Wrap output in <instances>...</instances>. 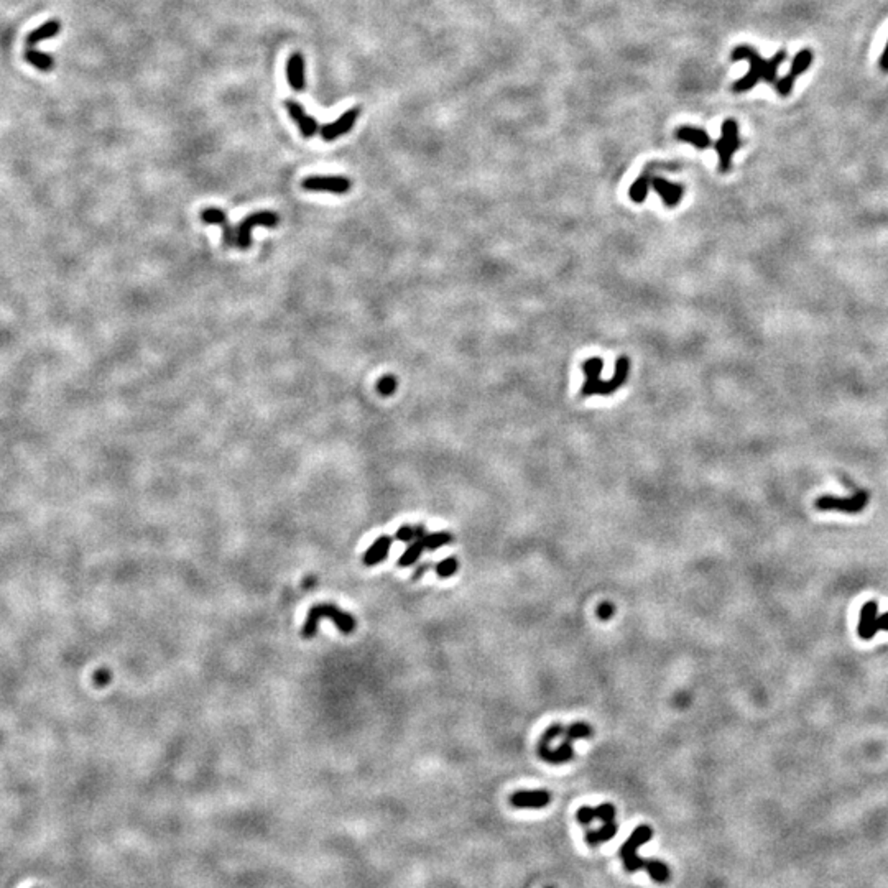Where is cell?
<instances>
[{
  "mask_svg": "<svg viewBox=\"0 0 888 888\" xmlns=\"http://www.w3.org/2000/svg\"><path fill=\"white\" fill-rule=\"evenodd\" d=\"M788 53L787 49H780V51L775 53L770 60H764L759 55V51H755L752 47L748 44H742V47H737L730 53V60L732 61H740V60H748L750 63V71L735 81L732 84V91L735 94H742L750 91L752 88H755L760 81H764L766 84H775L778 81L777 74L780 66L783 65L784 60H787Z\"/></svg>",
  "mask_w": 888,
  "mask_h": 888,
  "instance_id": "cell-1",
  "label": "cell"
},
{
  "mask_svg": "<svg viewBox=\"0 0 888 888\" xmlns=\"http://www.w3.org/2000/svg\"><path fill=\"white\" fill-rule=\"evenodd\" d=\"M321 618H329L331 622L336 623V627L343 632L344 635L352 634L354 629H356V618H354L351 614L340 611L338 605L334 604H316L315 607L309 609L308 616H306V622L303 625V636L304 639H313L318 632V623H320Z\"/></svg>",
  "mask_w": 888,
  "mask_h": 888,
  "instance_id": "cell-2",
  "label": "cell"
},
{
  "mask_svg": "<svg viewBox=\"0 0 888 888\" xmlns=\"http://www.w3.org/2000/svg\"><path fill=\"white\" fill-rule=\"evenodd\" d=\"M742 147V140L739 137V124L734 119L724 120L722 124V135L719 140L714 143V150L719 158L717 168L721 173H729L732 170V156L739 148Z\"/></svg>",
  "mask_w": 888,
  "mask_h": 888,
  "instance_id": "cell-3",
  "label": "cell"
},
{
  "mask_svg": "<svg viewBox=\"0 0 888 888\" xmlns=\"http://www.w3.org/2000/svg\"><path fill=\"white\" fill-rule=\"evenodd\" d=\"M653 837V829L650 826H639L634 829V832L630 834V837L627 839L625 844L620 847V855L623 867H625L627 872L634 873L639 872V870H643L645 867V860L639 857V847H641L643 844H647L650 839Z\"/></svg>",
  "mask_w": 888,
  "mask_h": 888,
  "instance_id": "cell-4",
  "label": "cell"
},
{
  "mask_svg": "<svg viewBox=\"0 0 888 888\" xmlns=\"http://www.w3.org/2000/svg\"><path fill=\"white\" fill-rule=\"evenodd\" d=\"M869 505V492L857 491L850 497H834V495H823L818 497L814 502V507L821 512L828 510H837L849 515H855L862 512L865 507Z\"/></svg>",
  "mask_w": 888,
  "mask_h": 888,
  "instance_id": "cell-5",
  "label": "cell"
},
{
  "mask_svg": "<svg viewBox=\"0 0 888 888\" xmlns=\"http://www.w3.org/2000/svg\"><path fill=\"white\" fill-rule=\"evenodd\" d=\"M280 222V217H278L277 213L273 211H260V213H254L250 216H247L245 219H242L239 222V226L236 229V234H237V247L240 250H247L252 244V229L255 227H268L273 229L278 226Z\"/></svg>",
  "mask_w": 888,
  "mask_h": 888,
  "instance_id": "cell-6",
  "label": "cell"
},
{
  "mask_svg": "<svg viewBox=\"0 0 888 888\" xmlns=\"http://www.w3.org/2000/svg\"><path fill=\"white\" fill-rule=\"evenodd\" d=\"M813 58H814L813 49H809V48H805V49H801L800 53H796V56L793 58V61H791V68H789V73L784 76V78L778 79L777 83H775V88H777V92L780 94V96L788 97L789 94H791L793 88H795L796 79L800 78L803 73H806V71L809 69L811 63H813Z\"/></svg>",
  "mask_w": 888,
  "mask_h": 888,
  "instance_id": "cell-7",
  "label": "cell"
},
{
  "mask_svg": "<svg viewBox=\"0 0 888 888\" xmlns=\"http://www.w3.org/2000/svg\"><path fill=\"white\" fill-rule=\"evenodd\" d=\"M582 374L586 375L584 384H582L581 388V397H592V395H600V390H602L604 380L600 379V372H602L604 367V361L599 357H591L587 361L582 362Z\"/></svg>",
  "mask_w": 888,
  "mask_h": 888,
  "instance_id": "cell-8",
  "label": "cell"
},
{
  "mask_svg": "<svg viewBox=\"0 0 888 888\" xmlns=\"http://www.w3.org/2000/svg\"><path fill=\"white\" fill-rule=\"evenodd\" d=\"M359 114H361V107H352V109L345 110L340 117L336 120V122L326 124L322 125L320 129L322 140L326 142H334L336 138L345 135L347 132H351L354 125H356Z\"/></svg>",
  "mask_w": 888,
  "mask_h": 888,
  "instance_id": "cell-9",
  "label": "cell"
},
{
  "mask_svg": "<svg viewBox=\"0 0 888 888\" xmlns=\"http://www.w3.org/2000/svg\"><path fill=\"white\" fill-rule=\"evenodd\" d=\"M351 179L344 176H309L303 179V190L306 191H324L334 195H344L351 190Z\"/></svg>",
  "mask_w": 888,
  "mask_h": 888,
  "instance_id": "cell-10",
  "label": "cell"
},
{
  "mask_svg": "<svg viewBox=\"0 0 888 888\" xmlns=\"http://www.w3.org/2000/svg\"><path fill=\"white\" fill-rule=\"evenodd\" d=\"M650 188H653L660 195L663 204L666 208H676L684 195V188L681 185H675V183L668 181V179L661 176H655L652 173H650Z\"/></svg>",
  "mask_w": 888,
  "mask_h": 888,
  "instance_id": "cell-11",
  "label": "cell"
},
{
  "mask_svg": "<svg viewBox=\"0 0 888 888\" xmlns=\"http://www.w3.org/2000/svg\"><path fill=\"white\" fill-rule=\"evenodd\" d=\"M201 221L204 224H209V226H217L222 229V242L224 245L229 247H234L237 245V234H236V229L231 227V224L227 221L226 213L222 209L217 208H208L201 213Z\"/></svg>",
  "mask_w": 888,
  "mask_h": 888,
  "instance_id": "cell-12",
  "label": "cell"
},
{
  "mask_svg": "<svg viewBox=\"0 0 888 888\" xmlns=\"http://www.w3.org/2000/svg\"><path fill=\"white\" fill-rule=\"evenodd\" d=\"M878 602L877 600H869L862 605L859 614L857 634L862 640H872L878 634Z\"/></svg>",
  "mask_w": 888,
  "mask_h": 888,
  "instance_id": "cell-13",
  "label": "cell"
},
{
  "mask_svg": "<svg viewBox=\"0 0 888 888\" xmlns=\"http://www.w3.org/2000/svg\"><path fill=\"white\" fill-rule=\"evenodd\" d=\"M551 801L550 791L546 789H533V791H517L510 796L513 808L520 809H541L546 808Z\"/></svg>",
  "mask_w": 888,
  "mask_h": 888,
  "instance_id": "cell-14",
  "label": "cell"
},
{
  "mask_svg": "<svg viewBox=\"0 0 888 888\" xmlns=\"http://www.w3.org/2000/svg\"><path fill=\"white\" fill-rule=\"evenodd\" d=\"M285 107H286V110H288L290 117L293 119L296 124H298L299 132H302L303 137L311 138L313 135H316V132L321 127L318 125L315 117H311V115L306 114V110H304V107L299 104V102L286 101Z\"/></svg>",
  "mask_w": 888,
  "mask_h": 888,
  "instance_id": "cell-15",
  "label": "cell"
},
{
  "mask_svg": "<svg viewBox=\"0 0 888 888\" xmlns=\"http://www.w3.org/2000/svg\"><path fill=\"white\" fill-rule=\"evenodd\" d=\"M538 755H540L541 760L548 762L551 765H561L566 764L574 757V748H573V742H568L564 740L563 743H559L556 748H551L548 743H538Z\"/></svg>",
  "mask_w": 888,
  "mask_h": 888,
  "instance_id": "cell-16",
  "label": "cell"
},
{
  "mask_svg": "<svg viewBox=\"0 0 888 888\" xmlns=\"http://www.w3.org/2000/svg\"><path fill=\"white\" fill-rule=\"evenodd\" d=\"M675 137L681 142L691 143V145L696 147L698 150H707V148L714 147L709 133H707L706 130L698 129V127H688V125H684V127H680L678 130H676Z\"/></svg>",
  "mask_w": 888,
  "mask_h": 888,
  "instance_id": "cell-17",
  "label": "cell"
},
{
  "mask_svg": "<svg viewBox=\"0 0 888 888\" xmlns=\"http://www.w3.org/2000/svg\"><path fill=\"white\" fill-rule=\"evenodd\" d=\"M286 78H288L291 89L296 92L303 91L304 86H306V79H304V58L302 56V53H293L290 56L288 63H286Z\"/></svg>",
  "mask_w": 888,
  "mask_h": 888,
  "instance_id": "cell-18",
  "label": "cell"
},
{
  "mask_svg": "<svg viewBox=\"0 0 888 888\" xmlns=\"http://www.w3.org/2000/svg\"><path fill=\"white\" fill-rule=\"evenodd\" d=\"M392 543H393V538L385 536V535L380 536L379 540H375L374 545L365 551L364 558H362V561H364L365 566H375V564L382 563L388 556V551L390 548H392Z\"/></svg>",
  "mask_w": 888,
  "mask_h": 888,
  "instance_id": "cell-19",
  "label": "cell"
},
{
  "mask_svg": "<svg viewBox=\"0 0 888 888\" xmlns=\"http://www.w3.org/2000/svg\"><path fill=\"white\" fill-rule=\"evenodd\" d=\"M60 31H61V22L48 20L47 24H43L40 28L33 30L28 35V38H26V43H25V51L26 49H35V47H37L40 42L53 38L55 35L60 33Z\"/></svg>",
  "mask_w": 888,
  "mask_h": 888,
  "instance_id": "cell-20",
  "label": "cell"
},
{
  "mask_svg": "<svg viewBox=\"0 0 888 888\" xmlns=\"http://www.w3.org/2000/svg\"><path fill=\"white\" fill-rule=\"evenodd\" d=\"M618 831V826L616 823H604V826L600 829H591V831L586 832V842L591 847H598L599 844H602L605 841H611L612 837H616V834Z\"/></svg>",
  "mask_w": 888,
  "mask_h": 888,
  "instance_id": "cell-21",
  "label": "cell"
},
{
  "mask_svg": "<svg viewBox=\"0 0 888 888\" xmlns=\"http://www.w3.org/2000/svg\"><path fill=\"white\" fill-rule=\"evenodd\" d=\"M648 190H650V170L645 168L643 174L636 178L635 181H634V185L630 186V191H629L630 199L634 201V203H639V204L643 203V201L647 199Z\"/></svg>",
  "mask_w": 888,
  "mask_h": 888,
  "instance_id": "cell-22",
  "label": "cell"
},
{
  "mask_svg": "<svg viewBox=\"0 0 888 888\" xmlns=\"http://www.w3.org/2000/svg\"><path fill=\"white\" fill-rule=\"evenodd\" d=\"M643 870H647L650 878H653L657 883H665L670 880V869H668L666 864L660 862V860H645Z\"/></svg>",
  "mask_w": 888,
  "mask_h": 888,
  "instance_id": "cell-23",
  "label": "cell"
},
{
  "mask_svg": "<svg viewBox=\"0 0 888 888\" xmlns=\"http://www.w3.org/2000/svg\"><path fill=\"white\" fill-rule=\"evenodd\" d=\"M423 550H425L423 538H421V540H415V543H411V545L405 550V553L400 556V559H398V566L408 568L411 566V564H415L420 559Z\"/></svg>",
  "mask_w": 888,
  "mask_h": 888,
  "instance_id": "cell-24",
  "label": "cell"
},
{
  "mask_svg": "<svg viewBox=\"0 0 888 888\" xmlns=\"http://www.w3.org/2000/svg\"><path fill=\"white\" fill-rule=\"evenodd\" d=\"M592 735V727L586 722H574V724L569 725L568 729H564V740L568 742H574V740H581V739H589Z\"/></svg>",
  "mask_w": 888,
  "mask_h": 888,
  "instance_id": "cell-25",
  "label": "cell"
},
{
  "mask_svg": "<svg viewBox=\"0 0 888 888\" xmlns=\"http://www.w3.org/2000/svg\"><path fill=\"white\" fill-rule=\"evenodd\" d=\"M426 536V530L423 525H416V527H411V525H403L400 530L397 532L395 535V540L403 541V543H410L415 540H421V538Z\"/></svg>",
  "mask_w": 888,
  "mask_h": 888,
  "instance_id": "cell-26",
  "label": "cell"
},
{
  "mask_svg": "<svg viewBox=\"0 0 888 888\" xmlns=\"http://www.w3.org/2000/svg\"><path fill=\"white\" fill-rule=\"evenodd\" d=\"M451 540L452 536L447 532H438V533H429V535L426 533V536L423 538V543H425V548L438 550L441 548V546L447 545V543H451Z\"/></svg>",
  "mask_w": 888,
  "mask_h": 888,
  "instance_id": "cell-27",
  "label": "cell"
},
{
  "mask_svg": "<svg viewBox=\"0 0 888 888\" xmlns=\"http://www.w3.org/2000/svg\"><path fill=\"white\" fill-rule=\"evenodd\" d=\"M459 563L456 558H446L436 564V574L439 577H450L457 571Z\"/></svg>",
  "mask_w": 888,
  "mask_h": 888,
  "instance_id": "cell-28",
  "label": "cell"
},
{
  "mask_svg": "<svg viewBox=\"0 0 888 888\" xmlns=\"http://www.w3.org/2000/svg\"><path fill=\"white\" fill-rule=\"evenodd\" d=\"M395 390H397V379L393 375H384L377 382V392L382 395V397H390V395H393Z\"/></svg>",
  "mask_w": 888,
  "mask_h": 888,
  "instance_id": "cell-29",
  "label": "cell"
},
{
  "mask_svg": "<svg viewBox=\"0 0 888 888\" xmlns=\"http://www.w3.org/2000/svg\"><path fill=\"white\" fill-rule=\"evenodd\" d=\"M595 819L602 821V823H612L616 819V808L611 803H602L595 808Z\"/></svg>",
  "mask_w": 888,
  "mask_h": 888,
  "instance_id": "cell-30",
  "label": "cell"
},
{
  "mask_svg": "<svg viewBox=\"0 0 888 888\" xmlns=\"http://www.w3.org/2000/svg\"><path fill=\"white\" fill-rule=\"evenodd\" d=\"M563 734H564L563 725L561 724H553L551 727H548V729L545 730V732H543L541 739H540V743H548V746H550V743L553 742L556 737H559V735H563Z\"/></svg>",
  "mask_w": 888,
  "mask_h": 888,
  "instance_id": "cell-31",
  "label": "cell"
},
{
  "mask_svg": "<svg viewBox=\"0 0 888 888\" xmlns=\"http://www.w3.org/2000/svg\"><path fill=\"white\" fill-rule=\"evenodd\" d=\"M577 821L582 824V826H589L592 821L595 819V808H591V806H582L577 811Z\"/></svg>",
  "mask_w": 888,
  "mask_h": 888,
  "instance_id": "cell-32",
  "label": "cell"
},
{
  "mask_svg": "<svg viewBox=\"0 0 888 888\" xmlns=\"http://www.w3.org/2000/svg\"><path fill=\"white\" fill-rule=\"evenodd\" d=\"M595 612H598V617L600 618V620H609V618H612L614 614H616V607H614V604L609 602V600H604V602L599 604L598 611Z\"/></svg>",
  "mask_w": 888,
  "mask_h": 888,
  "instance_id": "cell-33",
  "label": "cell"
},
{
  "mask_svg": "<svg viewBox=\"0 0 888 888\" xmlns=\"http://www.w3.org/2000/svg\"><path fill=\"white\" fill-rule=\"evenodd\" d=\"M110 678H112L110 671L106 670V668H102V670H97L96 673H94V683H96L97 686H107L109 684Z\"/></svg>",
  "mask_w": 888,
  "mask_h": 888,
  "instance_id": "cell-34",
  "label": "cell"
},
{
  "mask_svg": "<svg viewBox=\"0 0 888 888\" xmlns=\"http://www.w3.org/2000/svg\"><path fill=\"white\" fill-rule=\"evenodd\" d=\"M431 566H433L431 563H423V564H420V566H416V568H415V573L411 574V581H418V579H421V576H423V574L428 573V571H429V568H431Z\"/></svg>",
  "mask_w": 888,
  "mask_h": 888,
  "instance_id": "cell-35",
  "label": "cell"
},
{
  "mask_svg": "<svg viewBox=\"0 0 888 888\" xmlns=\"http://www.w3.org/2000/svg\"><path fill=\"white\" fill-rule=\"evenodd\" d=\"M880 69L883 73H888V42L885 44V49H883L882 56H880Z\"/></svg>",
  "mask_w": 888,
  "mask_h": 888,
  "instance_id": "cell-36",
  "label": "cell"
},
{
  "mask_svg": "<svg viewBox=\"0 0 888 888\" xmlns=\"http://www.w3.org/2000/svg\"><path fill=\"white\" fill-rule=\"evenodd\" d=\"M877 627H878V630H885V632H888V612H887V614H883V616H878Z\"/></svg>",
  "mask_w": 888,
  "mask_h": 888,
  "instance_id": "cell-37",
  "label": "cell"
}]
</instances>
